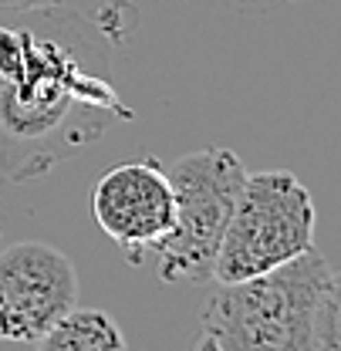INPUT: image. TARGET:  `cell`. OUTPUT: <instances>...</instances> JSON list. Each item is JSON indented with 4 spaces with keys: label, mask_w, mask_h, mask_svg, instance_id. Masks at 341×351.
<instances>
[{
    "label": "cell",
    "mask_w": 341,
    "mask_h": 351,
    "mask_svg": "<svg viewBox=\"0 0 341 351\" xmlns=\"http://www.w3.org/2000/svg\"><path fill=\"white\" fill-rule=\"evenodd\" d=\"M122 115L95 24L64 3L0 21V169L10 179L47 173Z\"/></svg>",
    "instance_id": "1"
},
{
    "label": "cell",
    "mask_w": 341,
    "mask_h": 351,
    "mask_svg": "<svg viewBox=\"0 0 341 351\" xmlns=\"http://www.w3.org/2000/svg\"><path fill=\"white\" fill-rule=\"evenodd\" d=\"M193 351H341L338 277L318 247L237 284H220Z\"/></svg>",
    "instance_id": "2"
},
{
    "label": "cell",
    "mask_w": 341,
    "mask_h": 351,
    "mask_svg": "<svg viewBox=\"0 0 341 351\" xmlns=\"http://www.w3.org/2000/svg\"><path fill=\"white\" fill-rule=\"evenodd\" d=\"M166 176L176 217L169 237L152 250L156 274L166 284H207L213 280L216 250L233 217V203L240 196L247 169L237 152L207 145L179 156Z\"/></svg>",
    "instance_id": "3"
},
{
    "label": "cell",
    "mask_w": 341,
    "mask_h": 351,
    "mask_svg": "<svg viewBox=\"0 0 341 351\" xmlns=\"http://www.w3.org/2000/svg\"><path fill=\"white\" fill-rule=\"evenodd\" d=\"M318 210L307 186L287 169L247 173L216 250L213 280L237 284L267 274L314 247Z\"/></svg>",
    "instance_id": "4"
},
{
    "label": "cell",
    "mask_w": 341,
    "mask_h": 351,
    "mask_svg": "<svg viewBox=\"0 0 341 351\" xmlns=\"http://www.w3.org/2000/svg\"><path fill=\"white\" fill-rule=\"evenodd\" d=\"M78 307V270L64 250L21 240L0 250V341L34 345Z\"/></svg>",
    "instance_id": "5"
},
{
    "label": "cell",
    "mask_w": 341,
    "mask_h": 351,
    "mask_svg": "<svg viewBox=\"0 0 341 351\" xmlns=\"http://www.w3.org/2000/svg\"><path fill=\"white\" fill-rule=\"evenodd\" d=\"M91 217L132 261H142V250H156L172 230L176 206L166 169L156 159L119 162L95 182Z\"/></svg>",
    "instance_id": "6"
},
{
    "label": "cell",
    "mask_w": 341,
    "mask_h": 351,
    "mask_svg": "<svg viewBox=\"0 0 341 351\" xmlns=\"http://www.w3.org/2000/svg\"><path fill=\"white\" fill-rule=\"evenodd\" d=\"M34 345V351H128L122 328L95 307H71Z\"/></svg>",
    "instance_id": "7"
},
{
    "label": "cell",
    "mask_w": 341,
    "mask_h": 351,
    "mask_svg": "<svg viewBox=\"0 0 341 351\" xmlns=\"http://www.w3.org/2000/svg\"><path fill=\"white\" fill-rule=\"evenodd\" d=\"M58 3H64V0H0V10L24 14V10H44V7H58Z\"/></svg>",
    "instance_id": "8"
}]
</instances>
